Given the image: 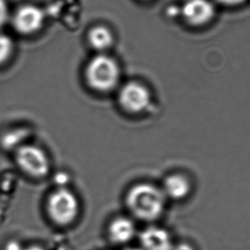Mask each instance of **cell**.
Here are the masks:
<instances>
[{"instance_id": "7a4b0ae2", "label": "cell", "mask_w": 250, "mask_h": 250, "mask_svg": "<svg viewBox=\"0 0 250 250\" xmlns=\"http://www.w3.org/2000/svg\"><path fill=\"white\" fill-rule=\"evenodd\" d=\"M120 70L114 59L106 55H98L90 60L86 69L87 83L99 92H108L118 83Z\"/></svg>"}, {"instance_id": "30bf717a", "label": "cell", "mask_w": 250, "mask_h": 250, "mask_svg": "<svg viewBox=\"0 0 250 250\" xmlns=\"http://www.w3.org/2000/svg\"><path fill=\"white\" fill-rule=\"evenodd\" d=\"M190 189V184L186 177L179 174H174L167 177L162 191L165 196L173 200H181L188 195Z\"/></svg>"}, {"instance_id": "7c38bea8", "label": "cell", "mask_w": 250, "mask_h": 250, "mask_svg": "<svg viewBox=\"0 0 250 250\" xmlns=\"http://www.w3.org/2000/svg\"><path fill=\"white\" fill-rule=\"evenodd\" d=\"M13 44L11 39L4 35H0V64L7 61L12 53Z\"/></svg>"}, {"instance_id": "9c48e42d", "label": "cell", "mask_w": 250, "mask_h": 250, "mask_svg": "<svg viewBox=\"0 0 250 250\" xmlns=\"http://www.w3.org/2000/svg\"><path fill=\"white\" fill-rule=\"evenodd\" d=\"M136 226L127 217H118L111 221L108 234L115 244H125L130 242L136 235Z\"/></svg>"}, {"instance_id": "8992f818", "label": "cell", "mask_w": 250, "mask_h": 250, "mask_svg": "<svg viewBox=\"0 0 250 250\" xmlns=\"http://www.w3.org/2000/svg\"><path fill=\"white\" fill-rule=\"evenodd\" d=\"M45 15L40 8L25 5L20 8L14 17V26L19 33L30 35L42 28Z\"/></svg>"}, {"instance_id": "5b68a950", "label": "cell", "mask_w": 250, "mask_h": 250, "mask_svg": "<svg viewBox=\"0 0 250 250\" xmlns=\"http://www.w3.org/2000/svg\"><path fill=\"white\" fill-rule=\"evenodd\" d=\"M118 102L125 111L141 113L149 106L151 95L145 86L137 83H129L119 92Z\"/></svg>"}, {"instance_id": "52a82bcc", "label": "cell", "mask_w": 250, "mask_h": 250, "mask_svg": "<svg viewBox=\"0 0 250 250\" xmlns=\"http://www.w3.org/2000/svg\"><path fill=\"white\" fill-rule=\"evenodd\" d=\"M184 19L189 24L202 26L211 21L215 13L209 0H188L182 9Z\"/></svg>"}, {"instance_id": "5bb4252c", "label": "cell", "mask_w": 250, "mask_h": 250, "mask_svg": "<svg viewBox=\"0 0 250 250\" xmlns=\"http://www.w3.org/2000/svg\"><path fill=\"white\" fill-rule=\"evenodd\" d=\"M220 4L225 5H237L242 4L245 0H218Z\"/></svg>"}, {"instance_id": "ba28073f", "label": "cell", "mask_w": 250, "mask_h": 250, "mask_svg": "<svg viewBox=\"0 0 250 250\" xmlns=\"http://www.w3.org/2000/svg\"><path fill=\"white\" fill-rule=\"evenodd\" d=\"M140 243L143 250H171L173 248L170 234L156 226L144 229L140 235Z\"/></svg>"}, {"instance_id": "277c9868", "label": "cell", "mask_w": 250, "mask_h": 250, "mask_svg": "<svg viewBox=\"0 0 250 250\" xmlns=\"http://www.w3.org/2000/svg\"><path fill=\"white\" fill-rule=\"evenodd\" d=\"M16 161L25 174L35 178L45 177L51 169L46 153L42 147L33 144H24L18 148Z\"/></svg>"}, {"instance_id": "6da1fadb", "label": "cell", "mask_w": 250, "mask_h": 250, "mask_svg": "<svg viewBox=\"0 0 250 250\" xmlns=\"http://www.w3.org/2000/svg\"><path fill=\"white\" fill-rule=\"evenodd\" d=\"M165 202L163 191L149 184H136L126 196L129 211L136 218L145 221L158 219L163 212Z\"/></svg>"}, {"instance_id": "3957f363", "label": "cell", "mask_w": 250, "mask_h": 250, "mask_svg": "<svg viewBox=\"0 0 250 250\" xmlns=\"http://www.w3.org/2000/svg\"><path fill=\"white\" fill-rule=\"evenodd\" d=\"M47 212L53 222L67 226L75 221L79 213V201L68 188H58L47 200Z\"/></svg>"}, {"instance_id": "2e32d148", "label": "cell", "mask_w": 250, "mask_h": 250, "mask_svg": "<svg viewBox=\"0 0 250 250\" xmlns=\"http://www.w3.org/2000/svg\"><path fill=\"white\" fill-rule=\"evenodd\" d=\"M23 248H21L18 243L16 242H11V243H8L7 250H22Z\"/></svg>"}, {"instance_id": "e0dca14e", "label": "cell", "mask_w": 250, "mask_h": 250, "mask_svg": "<svg viewBox=\"0 0 250 250\" xmlns=\"http://www.w3.org/2000/svg\"><path fill=\"white\" fill-rule=\"evenodd\" d=\"M22 250H46L42 248V247L38 246V245H33V246H29L26 249H23Z\"/></svg>"}, {"instance_id": "8fae6325", "label": "cell", "mask_w": 250, "mask_h": 250, "mask_svg": "<svg viewBox=\"0 0 250 250\" xmlns=\"http://www.w3.org/2000/svg\"><path fill=\"white\" fill-rule=\"evenodd\" d=\"M88 42L95 50L104 51L111 47L113 43V36L107 28L97 26L89 32Z\"/></svg>"}, {"instance_id": "ac0fdd59", "label": "cell", "mask_w": 250, "mask_h": 250, "mask_svg": "<svg viewBox=\"0 0 250 250\" xmlns=\"http://www.w3.org/2000/svg\"><path fill=\"white\" fill-rule=\"evenodd\" d=\"M125 250H143L142 248H136V247H132V248H128Z\"/></svg>"}, {"instance_id": "9a60e30c", "label": "cell", "mask_w": 250, "mask_h": 250, "mask_svg": "<svg viewBox=\"0 0 250 250\" xmlns=\"http://www.w3.org/2000/svg\"><path fill=\"white\" fill-rule=\"evenodd\" d=\"M171 250H195L188 243H181L176 247H173Z\"/></svg>"}, {"instance_id": "4fadbf2b", "label": "cell", "mask_w": 250, "mask_h": 250, "mask_svg": "<svg viewBox=\"0 0 250 250\" xmlns=\"http://www.w3.org/2000/svg\"><path fill=\"white\" fill-rule=\"evenodd\" d=\"M7 18V4L4 0H0V27H2L5 23Z\"/></svg>"}]
</instances>
